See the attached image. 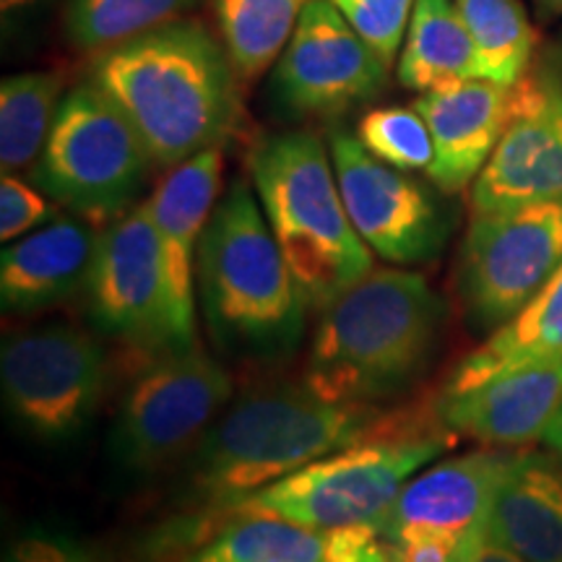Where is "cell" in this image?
<instances>
[{
	"label": "cell",
	"instance_id": "cell-1",
	"mask_svg": "<svg viewBox=\"0 0 562 562\" xmlns=\"http://www.w3.org/2000/svg\"><path fill=\"white\" fill-rule=\"evenodd\" d=\"M237 74L206 26L172 21L100 53L91 83L128 117L154 167L222 149L237 121Z\"/></svg>",
	"mask_w": 562,
	"mask_h": 562
},
{
	"label": "cell",
	"instance_id": "cell-2",
	"mask_svg": "<svg viewBox=\"0 0 562 562\" xmlns=\"http://www.w3.org/2000/svg\"><path fill=\"white\" fill-rule=\"evenodd\" d=\"M385 417L378 406L326 402L305 381L263 385L229 404L188 453L182 490L199 510H229L252 492L368 438Z\"/></svg>",
	"mask_w": 562,
	"mask_h": 562
},
{
	"label": "cell",
	"instance_id": "cell-3",
	"mask_svg": "<svg viewBox=\"0 0 562 562\" xmlns=\"http://www.w3.org/2000/svg\"><path fill=\"white\" fill-rule=\"evenodd\" d=\"M305 383L334 404L378 406L419 381L438 344L442 305L419 273L381 269L323 307Z\"/></svg>",
	"mask_w": 562,
	"mask_h": 562
},
{
	"label": "cell",
	"instance_id": "cell-4",
	"mask_svg": "<svg viewBox=\"0 0 562 562\" xmlns=\"http://www.w3.org/2000/svg\"><path fill=\"white\" fill-rule=\"evenodd\" d=\"M195 279L216 347L248 360L297 349L307 302L245 180L232 182L211 211Z\"/></svg>",
	"mask_w": 562,
	"mask_h": 562
},
{
	"label": "cell",
	"instance_id": "cell-5",
	"mask_svg": "<svg viewBox=\"0 0 562 562\" xmlns=\"http://www.w3.org/2000/svg\"><path fill=\"white\" fill-rule=\"evenodd\" d=\"M252 186L307 307L328 302L372 271V250L357 235L331 151L311 131L266 138L250 159Z\"/></svg>",
	"mask_w": 562,
	"mask_h": 562
},
{
	"label": "cell",
	"instance_id": "cell-6",
	"mask_svg": "<svg viewBox=\"0 0 562 562\" xmlns=\"http://www.w3.org/2000/svg\"><path fill=\"white\" fill-rule=\"evenodd\" d=\"M459 438L440 417L389 414L375 432L252 492L229 510L266 513L311 529L381 526L406 482Z\"/></svg>",
	"mask_w": 562,
	"mask_h": 562
},
{
	"label": "cell",
	"instance_id": "cell-7",
	"mask_svg": "<svg viewBox=\"0 0 562 562\" xmlns=\"http://www.w3.org/2000/svg\"><path fill=\"white\" fill-rule=\"evenodd\" d=\"M154 161L128 117L94 83L60 100L32 182L87 220H115L136 206Z\"/></svg>",
	"mask_w": 562,
	"mask_h": 562
},
{
	"label": "cell",
	"instance_id": "cell-8",
	"mask_svg": "<svg viewBox=\"0 0 562 562\" xmlns=\"http://www.w3.org/2000/svg\"><path fill=\"white\" fill-rule=\"evenodd\" d=\"M232 398V378L206 349L161 351L125 391L110 448L123 472L144 476L191 453Z\"/></svg>",
	"mask_w": 562,
	"mask_h": 562
},
{
	"label": "cell",
	"instance_id": "cell-9",
	"mask_svg": "<svg viewBox=\"0 0 562 562\" xmlns=\"http://www.w3.org/2000/svg\"><path fill=\"white\" fill-rule=\"evenodd\" d=\"M0 385L13 422L32 438H76L108 391L102 344L68 323L13 331L0 349Z\"/></svg>",
	"mask_w": 562,
	"mask_h": 562
},
{
	"label": "cell",
	"instance_id": "cell-10",
	"mask_svg": "<svg viewBox=\"0 0 562 562\" xmlns=\"http://www.w3.org/2000/svg\"><path fill=\"white\" fill-rule=\"evenodd\" d=\"M562 263V199L474 214L459 252V297L474 328L516 318Z\"/></svg>",
	"mask_w": 562,
	"mask_h": 562
},
{
	"label": "cell",
	"instance_id": "cell-11",
	"mask_svg": "<svg viewBox=\"0 0 562 562\" xmlns=\"http://www.w3.org/2000/svg\"><path fill=\"white\" fill-rule=\"evenodd\" d=\"M328 151L349 220L375 256L396 266L438 258L451 224L419 180L372 157L360 138L344 131L331 133Z\"/></svg>",
	"mask_w": 562,
	"mask_h": 562
},
{
	"label": "cell",
	"instance_id": "cell-12",
	"mask_svg": "<svg viewBox=\"0 0 562 562\" xmlns=\"http://www.w3.org/2000/svg\"><path fill=\"white\" fill-rule=\"evenodd\" d=\"M389 63L331 0H307L273 68L271 94L292 117L339 115L381 94Z\"/></svg>",
	"mask_w": 562,
	"mask_h": 562
},
{
	"label": "cell",
	"instance_id": "cell-13",
	"mask_svg": "<svg viewBox=\"0 0 562 562\" xmlns=\"http://www.w3.org/2000/svg\"><path fill=\"white\" fill-rule=\"evenodd\" d=\"M87 300L91 321L133 349L172 351L165 258L149 201L115 216L97 240Z\"/></svg>",
	"mask_w": 562,
	"mask_h": 562
},
{
	"label": "cell",
	"instance_id": "cell-14",
	"mask_svg": "<svg viewBox=\"0 0 562 562\" xmlns=\"http://www.w3.org/2000/svg\"><path fill=\"white\" fill-rule=\"evenodd\" d=\"M562 199V81L526 74L510 87V117L472 188L474 214Z\"/></svg>",
	"mask_w": 562,
	"mask_h": 562
},
{
	"label": "cell",
	"instance_id": "cell-15",
	"mask_svg": "<svg viewBox=\"0 0 562 562\" xmlns=\"http://www.w3.org/2000/svg\"><path fill=\"white\" fill-rule=\"evenodd\" d=\"M222 149H209L167 170L149 199L167 279V311L175 349L199 347L195 334V269L199 245L220 195Z\"/></svg>",
	"mask_w": 562,
	"mask_h": 562
},
{
	"label": "cell",
	"instance_id": "cell-16",
	"mask_svg": "<svg viewBox=\"0 0 562 562\" xmlns=\"http://www.w3.org/2000/svg\"><path fill=\"white\" fill-rule=\"evenodd\" d=\"M154 562H331V531L279 516L203 508L161 526Z\"/></svg>",
	"mask_w": 562,
	"mask_h": 562
},
{
	"label": "cell",
	"instance_id": "cell-17",
	"mask_svg": "<svg viewBox=\"0 0 562 562\" xmlns=\"http://www.w3.org/2000/svg\"><path fill=\"white\" fill-rule=\"evenodd\" d=\"M513 461L516 453L474 451L435 463L406 482L378 533L385 544L414 537L461 542V537L487 521L495 492Z\"/></svg>",
	"mask_w": 562,
	"mask_h": 562
},
{
	"label": "cell",
	"instance_id": "cell-18",
	"mask_svg": "<svg viewBox=\"0 0 562 562\" xmlns=\"http://www.w3.org/2000/svg\"><path fill=\"white\" fill-rule=\"evenodd\" d=\"M562 404V357L524 364L461 393H442L438 417L448 430L487 446L542 440Z\"/></svg>",
	"mask_w": 562,
	"mask_h": 562
},
{
	"label": "cell",
	"instance_id": "cell-19",
	"mask_svg": "<svg viewBox=\"0 0 562 562\" xmlns=\"http://www.w3.org/2000/svg\"><path fill=\"white\" fill-rule=\"evenodd\" d=\"M414 108L430 128L435 157L427 175L442 193H461L484 170L510 117V87L469 79L422 91Z\"/></svg>",
	"mask_w": 562,
	"mask_h": 562
},
{
	"label": "cell",
	"instance_id": "cell-20",
	"mask_svg": "<svg viewBox=\"0 0 562 562\" xmlns=\"http://www.w3.org/2000/svg\"><path fill=\"white\" fill-rule=\"evenodd\" d=\"M94 232L81 220H55L0 252V302L5 313H37L87 292Z\"/></svg>",
	"mask_w": 562,
	"mask_h": 562
},
{
	"label": "cell",
	"instance_id": "cell-21",
	"mask_svg": "<svg viewBox=\"0 0 562 562\" xmlns=\"http://www.w3.org/2000/svg\"><path fill=\"white\" fill-rule=\"evenodd\" d=\"M484 529L526 562H562V459L516 453L495 492Z\"/></svg>",
	"mask_w": 562,
	"mask_h": 562
},
{
	"label": "cell",
	"instance_id": "cell-22",
	"mask_svg": "<svg viewBox=\"0 0 562 562\" xmlns=\"http://www.w3.org/2000/svg\"><path fill=\"white\" fill-rule=\"evenodd\" d=\"M562 357V263L516 318L497 328L453 370L446 393H461L524 364Z\"/></svg>",
	"mask_w": 562,
	"mask_h": 562
},
{
	"label": "cell",
	"instance_id": "cell-23",
	"mask_svg": "<svg viewBox=\"0 0 562 562\" xmlns=\"http://www.w3.org/2000/svg\"><path fill=\"white\" fill-rule=\"evenodd\" d=\"M476 79L474 42L456 0H417L398 60V81L432 91Z\"/></svg>",
	"mask_w": 562,
	"mask_h": 562
},
{
	"label": "cell",
	"instance_id": "cell-24",
	"mask_svg": "<svg viewBox=\"0 0 562 562\" xmlns=\"http://www.w3.org/2000/svg\"><path fill=\"white\" fill-rule=\"evenodd\" d=\"M63 76L55 70L16 74L0 83V167L16 175L37 165L60 108Z\"/></svg>",
	"mask_w": 562,
	"mask_h": 562
},
{
	"label": "cell",
	"instance_id": "cell-25",
	"mask_svg": "<svg viewBox=\"0 0 562 562\" xmlns=\"http://www.w3.org/2000/svg\"><path fill=\"white\" fill-rule=\"evenodd\" d=\"M214 9L237 79L252 81L284 53L305 5L302 0H214Z\"/></svg>",
	"mask_w": 562,
	"mask_h": 562
},
{
	"label": "cell",
	"instance_id": "cell-26",
	"mask_svg": "<svg viewBox=\"0 0 562 562\" xmlns=\"http://www.w3.org/2000/svg\"><path fill=\"white\" fill-rule=\"evenodd\" d=\"M474 42L476 79L513 87L526 74L533 30L521 0H456Z\"/></svg>",
	"mask_w": 562,
	"mask_h": 562
},
{
	"label": "cell",
	"instance_id": "cell-27",
	"mask_svg": "<svg viewBox=\"0 0 562 562\" xmlns=\"http://www.w3.org/2000/svg\"><path fill=\"white\" fill-rule=\"evenodd\" d=\"M193 0H68V37L79 50L104 53L172 24Z\"/></svg>",
	"mask_w": 562,
	"mask_h": 562
},
{
	"label": "cell",
	"instance_id": "cell-28",
	"mask_svg": "<svg viewBox=\"0 0 562 562\" xmlns=\"http://www.w3.org/2000/svg\"><path fill=\"white\" fill-rule=\"evenodd\" d=\"M357 138L372 157L404 172L430 170L435 146L417 108H378L362 115Z\"/></svg>",
	"mask_w": 562,
	"mask_h": 562
},
{
	"label": "cell",
	"instance_id": "cell-29",
	"mask_svg": "<svg viewBox=\"0 0 562 562\" xmlns=\"http://www.w3.org/2000/svg\"><path fill=\"white\" fill-rule=\"evenodd\" d=\"M331 3L391 66L404 42V32L409 30L417 0H331Z\"/></svg>",
	"mask_w": 562,
	"mask_h": 562
},
{
	"label": "cell",
	"instance_id": "cell-30",
	"mask_svg": "<svg viewBox=\"0 0 562 562\" xmlns=\"http://www.w3.org/2000/svg\"><path fill=\"white\" fill-rule=\"evenodd\" d=\"M55 201L42 193L37 186L21 180L19 175H3L0 180V237L3 243H13L30 235L42 224L58 220Z\"/></svg>",
	"mask_w": 562,
	"mask_h": 562
},
{
	"label": "cell",
	"instance_id": "cell-31",
	"mask_svg": "<svg viewBox=\"0 0 562 562\" xmlns=\"http://www.w3.org/2000/svg\"><path fill=\"white\" fill-rule=\"evenodd\" d=\"M3 562H100L94 550L74 533L53 526H30L5 547Z\"/></svg>",
	"mask_w": 562,
	"mask_h": 562
},
{
	"label": "cell",
	"instance_id": "cell-32",
	"mask_svg": "<svg viewBox=\"0 0 562 562\" xmlns=\"http://www.w3.org/2000/svg\"><path fill=\"white\" fill-rule=\"evenodd\" d=\"M456 544L459 542L448 537H414L398 544H385V552L396 562H451Z\"/></svg>",
	"mask_w": 562,
	"mask_h": 562
},
{
	"label": "cell",
	"instance_id": "cell-33",
	"mask_svg": "<svg viewBox=\"0 0 562 562\" xmlns=\"http://www.w3.org/2000/svg\"><path fill=\"white\" fill-rule=\"evenodd\" d=\"M451 562H526V560L518 558V554H513L510 550H505L503 544H497L482 524L476 526L474 531H469L467 537H461V542L456 544Z\"/></svg>",
	"mask_w": 562,
	"mask_h": 562
},
{
	"label": "cell",
	"instance_id": "cell-34",
	"mask_svg": "<svg viewBox=\"0 0 562 562\" xmlns=\"http://www.w3.org/2000/svg\"><path fill=\"white\" fill-rule=\"evenodd\" d=\"M542 440H544V446L550 448L552 453H558L560 459H562V404H560L558 414H554V417H552L550 427H547V432H544Z\"/></svg>",
	"mask_w": 562,
	"mask_h": 562
},
{
	"label": "cell",
	"instance_id": "cell-35",
	"mask_svg": "<svg viewBox=\"0 0 562 562\" xmlns=\"http://www.w3.org/2000/svg\"><path fill=\"white\" fill-rule=\"evenodd\" d=\"M537 13L542 19H558L562 16V0H533Z\"/></svg>",
	"mask_w": 562,
	"mask_h": 562
},
{
	"label": "cell",
	"instance_id": "cell-36",
	"mask_svg": "<svg viewBox=\"0 0 562 562\" xmlns=\"http://www.w3.org/2000/svg\"><path fill=\"white\" fill-rule=\"evenodd\" d=\"M34 3H37V0H0V9H3V16H9V13L32 9Z\"/></svg>",
	"mask_w": 562,
	"mask_h": 562
},
{
	"label": "cell",
	"instance_id": "cell-37",
	"mask_svg": "<svg viewBox=\"0 0 562 562\" xmlns=\"http://www.w3.org/2000/svg\"><path fill=\"white\" fill-rule=\"evenodd\" d=\"M375 562H396V560H393V558H391V554H389V552H385V550H383V554H381V558H378V560H375Z\"/></svg>",
	"mask_w": 562,
	"mask_h": 562
},
{
	"label": "cell",
	"instance_id": "cell-38",
	"mask_svg": "<svg viewBox=\"0 0 562 562\" xmlns=\"http://www.w3.org/2000/svg\"><path fill=\"white\" fill-rule=\"evenodd\" d=\"M560 47H562V45H560Z\"/></svg>",
	"mask_w": 562,
	"mask_h": 562
}]
</instances>
